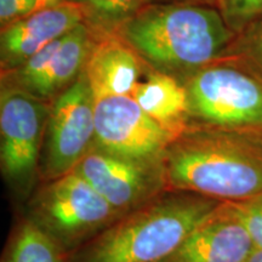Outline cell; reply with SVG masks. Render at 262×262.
<instances>
[{
    "label": "cell",
    "instance_id": "5b68a950",
    "mask_svg": "<svg viewBox=\"0 0 262 262\" xmlns=\"http://www.w3.org/2000/svg\"><path fill=\"white\" fill-rule=\"evenodd\" d=\"M175 133L148 116L131 95L95 98V147L124 158L160 160Z\"/></svg>",
    "mask_w": 262,
    "mask_h": 262
},
{
    "label": "cell",
    "instance_id": "8992f818",
    "mask_svg": "<svg viewBox=\"0 0 262 262\" xmlns=\"http://www.w3.org/2000/svg\"><path fill=\"white\" fill-rule=\"evenodd\" d=\"M45 135L44 169L49 179L73 171L95 146V96L84 72L56 98Z\"/></svg>",
    "mask_w": 262,
    "mask_h": 262
},
{
    "label": "cell",
    "instance_id": "d6986e66",
    "mask_svg": "<svg viewBox=\"0 0 262 262\" xmlns=\"http://www.w3.org/2000/svg\"><path fill=\"white\" fill-rule=\"evenodd\" d=\"M38 10V0H0V21L3 28L27 17Z\"/></svg>",
    "mask_w": 262,
    "mask_h": 262
},
{
    "label": "cell",
    "instance_id": "30bf717a",
    "mask_svg": "<svg viewBox=\"0 0 262 262\" xmlns=\"http://www.w3.org/2000/svg\"><path fill=\"white\" fill-rule=\"evenodd\" d=\"M93 49L89 28L77 26L12 70L15 88L40 100L63 93L83 74Z\"/></svg>",
    "mask_w": 262,
    "mask_h": 262
},
{
    "label": "cell",
    "instance_id": "277c9868",
    "mask_svg": "<svg viewBox=\"0 0 262 262\" xmlns=\"http://www.w3.org/2000/svg\"><path fill=\"white\" fill-rule=\"evenodd\" d=\"M188 113L212 129L262 133V79L231 64L201 68L186 86Z\"/></svg>",
    "mask_w": 262,
    "mask_h": 262
},
{
    "label": "cell",
    "instance_id": "9a60e30c",
    "mask_svg": "<svg viewBox=\"0 0 262 262\" xmlns=\"http://www.w3.org/2000/svg\"><path fill=\"white\" fill-rule=\"evenodd\" d=\"M8 262H62L54 238L35 222H26L12 243Z\"/></svg>",
    "mask_w": 262,
    "mask_h": 262
},
{
    "label": "cell",
    "instance_id": "7c38bea8",
    "mask_svg": "<svg viewBox=\"0 0 262 262\" xmlns=\"http://www.w3.org/2000/svg\"><path fill=\"white\" fill-rule=\"evenodd\" d=\"M254 249L247 227L226 203L160 262H245Z\"/></svg>",
    "mask_w": 262,
    "mask_h": 262
},
{
    "label": "cell",
    "instance_id": "9c48e42d",
    "mask_svg": "<svg viewBox=\"0 0 262 262\" xmlns=\"http://www.w3.org/2000/svg\"><path fill=\"white\" fill-rule=\"evenodd\" d=\"M74 170L119 212L143 203L164 183L160 160L124 158L95 146Z\"/></svg>",
    "mask_w": 262,
    "mask_h": 262
},
{
    "label": "cell",
    "instance_id": "4fadbf2b",
    "mask_svg": "<svg viewBox=\"0 0 262 262\" xmlns=\"http://www.w3.org/2000/svg\"><path fill=\"white\" fill-rule=\"evenodd\" d=\"M84 73L95 98L130 95L139 81L137 54L125 41L107 38L93 49Z\"/></svg>",
    "mask_w": 262,
    "mask_h": 262
},
{
    "label": "cell",
    "instance_id": "3957f363",
    "mask_svg": "<svg viewBox=\"0 0 262 262\" xmlns=\"http://www.w3.org/2000/svg\"><path fill=\"white\" fill-rule=\"evenodd\" d=\"M221 205L198 194L164 196L111 226L78 262H160Z\"/></svg>",
    "mask_w": 262,
    "mask_h": 262
},
{
    "label": "cell",
    "instance_id": "2e32d148",
    "mask_svg": "<svg viewBox=\"0 0 262 262\" xmlns=\"http://www.w3.org/2000/svg\"><path fill=\"white\" fill-rule=\"evenodd\" d=\"M77 3L85 16L101 26L124 24L137 11L142 0H68Z\"/></svg>",
    "mask_w": 262,
    "mask_h": 262
},
{
    "label": "cell",
    "instance_id": "52a82bcc",
    "mask_svg": "<svg viewBox=\"0 0 262 262\" xmlns=\"http://www.w3.org/2000/svg\"><path fill=\"white\" fill-rule=\"evenodd\" d=\"M50 111L42 100L18 89L3 88L0 97V159L6 179L27 187L38 166Z\"/></svg>",
    "mask_w": 262,
    "mask_h": 262
},
{
    "label": "cell",
    "instance_id": "8fae6325",
    "mask_svg": "<svg viewBox=\"0 0 262 262\" xmlns=\"http://www.w3.org/2000/svg\"><path fill=\"white\" fill-rule=\"evenodd\" d=\"M84 17L80 5L64 0L6 26L0 39L3 68L16 70L52 41L84 24Z\"/></svg>",
    "mask_w": 262,
    "mask_h": 262
},
{
    "label": "cell",
    "instance_id": "5bb4252c",
    "mask_svg": "<svg viewBox=\"0 0 262 262\" xmlns=\"http://www.w3.org/2000/svg\"><path fill=\"white\" fill-rule=\"evenodd\" d=\"M130 95L148 116L171 131L188 113L186 88L163 72H153L137 81Z\"/></svg>",
    "mask_w": 262,
    "mask_h": 262
},
{
    "label": "cell",
    "instance_id": "7402d4cb",
    "mask_svg": "<svg viewBox=\"0 0 262 262\" xmlns=\"http://www.w3.org/2000/svg\"><path fill=\"white\" fill-rule=\"evenodd\" d=\"M52 4V0H38V10L47 8Z\"/></svg>",
    "mask_w": 262,
    "mask_h": 262
},
{
    "label": "cell",
    "instance_id": "e0dca14e",
    "mask_svg": "<svg viewBox=\"0 0 262 262\" xmlns=\"http://www.w3.org/2000/svg\"><path fill=\"white\" fill-rule=\"evenodd\" d=\"M221 14L232 31L248 27L262 17V0H220Z\"/></svg>",
    "mask_w": 262,
    "mask_h": 262
},
{
    "label": "cell",
    "instance_id": "ac0fdd59",
    "mask_svg": "<svg viewBox=\"0 0 262 262\" xmlns=\"http://www.w3.org/2000/svg\"><path fill=\"white\" fill-rule=\"evenodd\" d=\"M228 204L247 227L255 248L262 249V195L249 201Z\"/></svg>",
    "mask_w": 262,
    "mask_h": 262
},
{
    "label": "cell",
    "instance_id": "6da1fadb",
    "mask_svg": "<svg viewBox=\"0 0 262 262\" xmlns=\"http://www.w3.org/2000/svg\"><path fill=\"white\" fill-rule=\"evenodd\" d=\"M164 183L239 203L262 195V141L254 134L202 129L179 135L160 158Z\"/></svg>",
    "mask_w": 262,
    "mask_h": 262
},
{
    "label": "cell",
    "instance_id": "ba28073f",
    "mask_svg": "<svg viewBox=\"0 0 262 262\" xmlns=\"http://www.w3.org/2000/svg\"><path fill=\"white\" fill-rule=\"evenodd\" d=\"M37 212L49 231L67 241L95 231L120 214L75 170L55 179L42 191Z\"/></svg>",
    "mask_w": 262,
    "mask_h": 262
},
{
    "label": "cell",
    "instance_id": "44dd1931",
    "mask_svg": "<svg viewBox=\"0 0 262 262\" xmlns=\"http://www.w3.org/2000/svg\"><path fill=\"white\" fill-rule=\"evenodd\" d=\"M245 262H262V249L255 248L250 256Z\"/></svg>",
    "mask_w": 262,
    "mask_h": 262
},
{
    "label": "cell",
    "instance_id": "ffe728a7",
    "mask_svg": "<svg viewBox=\"0 0 262 262\" xmlns=\"http://www.w3.org/2000/svg\"><path fill=\"white\" fill-rule=\"evenodd\" d=\"M255 52H256L257 60L260 61V63L262 66V22L256 35V41H255Z\"/></svg>",
    "mask_w": 262,
    "mask_h": 262
},
{
    "label": "cell",
    "instance_id": "7a4b0ae2",
    "mask_svg": "<svg viewBox=\"0 0 262 262\" xmlns=\"http://www.w3.org/2000/svg\"><path fill=\"white\" fill-rule=\"evenodd\" d=\"M129 47L163 70L202 67L227 49L233 37L221 11L195 4H164L137 10L120 25Z\"/></svg>",
    "mask_w": 262,
    "mask_h": 262
}]
</instances>
